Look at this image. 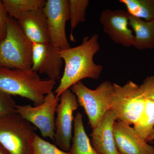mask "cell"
<instances>
[{
    "mask_svg": "<svg viewBox=\"0 0 154 154\" xmlns=\"http://www.w3.org/2000/svg\"><path fill=\"white\" fill-rule=\"evenodd\" d=\"M2 1H0V41L6 37L9 16Z\"/></svg>",
    "mask_w": 154,
    "mask_h": 154,
    "instance_id": "cb8c5ba5",
    "label": "cell"
},
{
    "mask_svg": "<svg viewBox=\"0 0 154 154\" xmlns=\"http://www.w3.org/2000/svg\"><path fill=\"white\" fill-rule=\"evenodd\" d=\"M154 140V127L150 135L148 137V138L147 139L146 142H148L151 141L153 140Z\"/></svg>",
    "mask_w": 154,
    "mask_h": 154,
    "instance_id": "484cf974",
    "label": "cell"
},
{
    "mask_svg": "<svg viewBox=\"0 0 154 154\" xmlns=\"http://www.w3.org/2000/svg\"><path fill=\"white\" fill-rule=\"evenodd\" d=\"M60 98L53 91L45 96L41 105H17L16 112L22 118L35 125L43 137H48L55 142V116Z\"/></svg>",
    "mask_w": 154,
    "mask_h": 154,
    "instance_id": "52a82bcc",
    "label": "cell"
},
{
    "mask_svg": "<svg viewBox=\"0 0 154 154\" xmlns=\"http://www.w3.org/2000/svg\"><path fill=\"white\" fill-rule=\"evenodd\" d=\"M140 88L145 98L154 102V75L146 77Z\"/></svg>",
    "mask_w": 154,
    "mask_h": 154,
    "instance_id": "603a6c76",
    "label": "cell"
},
{
    "mask_svg": "<svg viewBox=\"0 0 154 154\" xmlns=\"http://www.w3.org/2000/svg\"><path fill=\"white\" fill-rule=\"evenodd\" d=\"M17 106L12 96L0 91V118L17 113Z\"/></svg>",
    "mask_w": 154,
    "mask_h": 154,
    "instance_id": "7402d4cb",
    "label": "cell"
},
{
    "mask_svg": "<svg viewBox=\"0 0 154 154\" xmlns=\"http://www.w3.org/2000/svg\"><path fill=\"white\" fill-rule=\"evenodd\" d=\"M33 154H70L59 149L54 145L35 134L33 145Z\"/></svg>",
    "mask_w": 154,
    "mask_h": 154,
    "instance_id": "44dd1931",
    "label": "cell"
},
{
    "mask_svg": "<svg viewBox=\"0 0 154 154\" xmlns=\"http://www.w3.org/2000/svg\"><path fill=\"white\" fill-rule=\"evenodd\" d=\"M130 15L146 21L154 20V0H120Z\"/></svg>",
    "mask_w": 154,
    "mask_h": 154,
    "instance_id": "ac0fdd59",
    "label": "cell"
},
{
    "mask_svg": "<svg viewBox=\"0 0 154 154\" xmlns=\"http://www.w3.org/2000/svg\"><path fill=\"white\" fill-rule=\"evenodd\" d=\"M69 8L71 41L75 42L73 31L77 26L85 22L86 19V11L89 6L88 0H69Z\"/></svg>",
    "mask_w": 154,
    "mask_h": 154,
    "instance_id": "ffe728a7",
    "label": "cell"
},
{
    "mask_svg": "<svg viewBox=\"0 0 154 154\" xmlns=\"http://www.w3.org/2000/svg\"><path fill=\"white\" fill-rule=\"evenodd\" d=\"M55 80H42L33 70L0 66V91L28 99L35 106L41 105L45 96L52 91Z\"/></svg>",
    "mask_w": 154,
    "mask_h": 154,
    "instance_id": "7a4b0ae2",
    "label": "cell"
},
{
    "mask_svg": "<svg viewBox=\"0 0 154 154\" xmlns=\"http://www.w3.org/2000/svg\"><path fill=\"white\" fill-rule=\"evenodd\" d=\"M98 34L86 36L82 43L76 47L59 49V54L65 63L63 75L60 83L54 91L60 98L61 94L83 79H98L103 69L101 65L94 62V55L100 50Z\"/></svg>",
    "mask_w": 154,
    "mask_h": 154,
    "instance_id": "6da1fadb",
    "label": "cell"
},
{
    "mask_svg": "<svg viewBox=\"0 0 154 154\" xmlns=\"http://www.w3.org/2000/svg\"><path fill=\"white\" fill-rule=\"evenodd\" d=\"M113 94L110 110L116 120L134 125L140 118L146 105V98L140 86L131 81L123 86L113 83Z\"/></svg>",
    "mask_w": 154,
    "mask_h": 154,
    "instance_id": "8992f818",
    "label": "cell"
},
{
    "mask_svg": "<svg viewBox=\"0 0 154 154\" xmlns=\"http://www.w3.org/2000/svg\"><path fill=\"white\" fill-rule=\"evenodd\" d=\"M33 125L15 113L0 118V143L11 154H33Z\"/></svg>",
    "mask_w": 154,
    "mask_h": 154,
    "instance_id": "5b68a950",
    "label": "cell"
},
{
    "mask_svg": "<svg viewBox=\"0 0 154 154\" xmlns=\"http://www.w3.org/2000/svg\"><path fill=\"white\" fill-rule=\"evenodd\" d=\"M43 11L47 19L50 43L59 49L70 48L66 32V22L70 20L68 0H48Z\"/></svg>",
    "mask_w": 154,
    "mask_h": 154,
    "instance_id": "9c48e42d",
    "label": "cell"
},
{
    "mask_svg": "<svg viewBox=\"0 0 154 154\" xmlns=\"http://www.w3.org/2000/svg\"><path fill=\"white\" fill-rule=\"evenodd\" d=\"M60 97L55 121V143L61 149L69 152L72 138L73 113L79 104L76 96L70 89L63 92Z\"/></svg>",
    "mask_w": 154,
    "mask_h": 154,
    "instance_id": "ba28073f",
    "label": "cell"
},
{
    "mask_svg": "<svg viewBox=\"0 0 154 154\" xmlns=\"http://www.w3.org/2000/svg\"><path fill=\"white\" fill-rule=\"evenodd\" d=\"M17 21L32 43H50L47 19L43 8L23 14Z\"/></svg>",
    "mask_w": 154,
    "mask_h": 154,
    "instance_id": "5bb4252c",
    "label": "cell"
},
{
    "mask_svg": "<svg viewBox=\"0 0 154 154\" xmlns=\"http://www.w3.org/2000/svg\"><path fill=\"white\" fill-rule=\"evenodd\" d=\"M130 16L125 10L107 9L102 11L99 19L103 30L112 41L125 47L133 46L134 36L128 28Z\"/></svg>",
    "mask_w": 154,
    "mask_h": 154,
    "instance_id": "30bf717a",
    "label": "cell"
},
{
    "mask_svg": "<svg viewBox=\"0 0 154 154\" xmlns=\"http://www.w3.org/2000/svg\"><path fill=\"white\" fill-rule=\"evenodd\" d=\"M113 83L105 81L95 90L85 85L82 81L70 88L76 96L79 105L84 108L92 129L96 128L107 111L113 99Z\"/></svg>",
    "mask_w": 154,
    "mask_h": 154,
    "instance_id": "277c9868",
    "label": "cell"
},
{
    "mask_svg": "<svg viewBox=\"0 0 154 154\" xmlns=\"http://www.w3.org/2000/svg\"><path fill=\"white\" fill-rule=\"evenodd\" d=\"M113 134L119 154H154V147L142 139L129 125L116 120Z\"/></svg>",
    "mask_w": 154,
    "mask_h": 154,
    "instance_id": "7c38bea8",
    "label": "cell"
},
{
    "mask_svg": "<svg viewBox=\"0 0 154 154\" xmlns=\"http://www.w3.org/2000/svg\"><path fill=\"white\" fill-rule=\"evenodd\" d=\"M59 50L50 43H33L31 69L46 75L51 79H57L63 61Z\"/></svg>",
    "mask_w": 154,
    "mask_h": 154,
    "instance_id": "8fae6325",
    "label": "cell"
},
{
    "mask_svg": "<svg viewBox=\"0 0 154 154\" xmlns=\"http://www.w3.org/2000/svg\"><path fill=\"white\" fill-rule=\"evenodd\" d=\"M116 120L114 112L108 110L99 125L93 129L91 144L98 154H119L113 134V125Z\"/></svg>",
    "mask_w": 154,
    "mask_h": 154,
    "instance_id": "4fadbf2b",
    "label": "cell"
},
{
    "mask_svg": "<svg viewBox=\"0 0 154 154\" xmlns=\"http://www.w3.org/2000/svg\"><path fill=\"white\" fill-rule=\"evenodd\" d=\"M33 43L20 28L17 20L9 17L6 37L0 41V66L30 69Z\"/></svg>",
    "mask_w": 154,
    "mask_h": 154,
    "instance_id": "3957f363",
    "label": "cell"
},
{
    "mask_svg": "<svg viewBox=\"0 0 154 154\" xmlns=\"http://www.w3.org/2000/svg\"><path fill=\"white\" fill-rule=\"evenodd\" d=\"M70 154H98L94 150L84 127L83 115L76 114L74 119L73 136L69 151Z\"/></svg>",
    "mask_w": 154,
    "mask_h": 154,
    "instance_id": "2e32d148",
    "label": "cell"
},
{
    "mask_svg": "<svg viewBox=\"0 0 154 154\" xmlns=\"http://www.w3.org/2000/svg\"><path fill=\"white\" fill-rule=\"evenodd\" d=\"M0 154H11V153L0 143Z\"/></svg>",
    "mask_w": 154,
    "mask_h": 154,
    "instance_id": "d4e9b609",
    "label": "cell"
},
{
    "mask_svg": "<svg viewBox=\"0 0 154 154\" xmlns=\"http://www.w3.org/2000/svg\"><path fill=\"white\" fill-rule=\"evenodd\" d=\"M154 127V102L146 99L144 110L141 116L134 124V128L143 140H146Z\"/></svg>",
    "mask_w": 154,
    "mask_h": 154,
    "instance_id": "d6986e66",
    "label": "cell"
},
{
    "mask_svg": "<svg viewBox=\"0 0 154 154\" xmlns=\"http://www.w3.org/2000/svg\"><path fill=\"white\" fill-rule=\"evenodd\" d=\"M129 25L135 33L133 46L139 50L154 48V20L146 21L130 15Z\"/></svg>",
    "mask_w": 154,
    "mask_h": 154,
    "instance_id": "9a60e30c",
    "label": "cell"
},
{
    "mask_svg": "<svg viewBox=\"0 0 154 154\" xmlns=\"http://www.w3.org/2000/svg\"><path fill=\"white\" fill-rule=\"evenodd\" d=\"M6 11L10 17L18 20L23 14L43 8L45 0H3Z\"/></svg>",
    "mask_w": 154,
    "mask_h": 154,
    "instance_id": "e0dca14e",
    "label": "cell"
}]
</instances>
